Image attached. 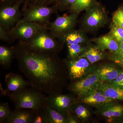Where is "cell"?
Here are the masks:
<instances>
[{
  "instance_id": "obj_33",
  "label": "cell",
  "mask_w": 123,
  "mask_h": 123,
  "mask_svg": "<svg viewBox=\"0 0 123 123\" xmlns=\"http://www.w3.org/2000/svg\"><path fill=\"white\" fill-rule=\"evenodd\" d=\"M110 83L123 89V70H121L116 79Z\"/></svg>"
},
{
  "instance_id": "obj_5",
  "label": "cell",
  "mask_w": 123,
  "mask_h": 123,
  "mask_svg": "<svg viewBox=\"0 0 123 123\" xmlns=\"http://www.w3.org/2000/svg\"><path fill=\"white\" fill-rule=\"evenodd\" d=\"M58 11L57 7L55 5L51 6L29 5L23 12L22 18L18 23L31 22L47 24L50 22L52 15L57 13Z\"/></svg>"
},
{
  "instance_id": "obj_15",
  "label": "cell",
  "mask_w": 123,
  "mask_h": 123,
  "mask_svg": "<svg viewBox=\"0 0 123 123\" xmlns=\"http://www.w3.org/2000/svg\"><path fill=\"white\" fill-rule=\"evenodd\" d=\"M115 64H107L96 68L101 81L111 82L116 79L122 69Z\"/></svg>"
},
{
  "instance_id": "obj_2",
  "label": "cell",
  "mask_w": 123,
  "mask_h": 123,
  "mask_svg": "<svg viewBox=\"0 0 123 123\" xmlns=\"http://www.w3.org/2000/svg\"><path fill=\"white\" fill-rule=\"evenodd\" d=\"M7 95L17 109H30L38 112L46 103L47 96L44 93L32 87L10 92Z\"/></svg>"
},
{
  "instance_id": "obj_10",
  "label": "cell",
  "mask_w": 123,
  "mask_h": 123,
  "mask_svg": "<svg viewBox=\"0 0 123 123\" xmlns=\"http://www.w3.org/2000/svg\"><path fill=\"white\" fill-rule=\"evenodd\" d=\"M64 61L69 77L74 80H80L85 77L93 68H91V64L90 62L85 57L67 59Z\"/></svg>"
},
{
  "instance_id": "obj_8",
  "label": "cell",
  "mask_w": 123,
  "mask_h": 123,
  "mask_svg": "<svg viewBox=\"0 0 123 123\" xmlns=\"http://www.w3.org/2000/svg\"><path fill=\"white\" fill-rule=\"evenodd\" d=\"M25 0H21L15 4L0 7V25L12 29L22 19L23 12L20 7Z\"/></svg>"
},
{
  "instance_id": "obj_20",
  "label": "cell",
  "mask_w": 123,
  "mask_h": 123,
  "mask_svg": "<svg viewBox=\"0 0 123 123\" xmlns=\"http://www.w3.org/2000/svg\"><path fill=\"white\" fill-rule=\"evenodd\" d=\"M44 123H68L66 117L46 103L40 111Z\"/></svg>"
},
{
  "instance_id": "obj_17",
  "label": "cell",
  "mask_w": 123,
  "mask_h": 123,
  "mask_svg": "<svg viewBox=\"0 0 123 123\" xmlns=\"http://www.w3.org/2000/svg\"><path fill=\"white\" fill-rule=\"evenodd\" d=\"M96 89L108 98L123 101V89L117 86L100 81Z\"/></svg>"
},
{
  "instance_id": "obj_11",
  "label": "cell",
  "mask_w": 123,
  "mask_h": 123,
  "mask_svg": "<svg viewBox=\"0 0 123 123\" xmlns=\"http://www.w3.org/2000/svg\"><path fill=\"white\" fill-rule=\"evenodd\" d=\"M75 103L74 97L69 95L57 93L46 97L47 104L65 117Z\"/></svg>"
},
{
  "instance_id": "obj_27",
  "label": "cell",
  "mask_w": 123,
  "mask_h": 123,
  "mask_svg": "<svg viewBox=\"0 0 123 123\" xmlns=\"http://www.w3.org/2000/svg\"><path fill=\"white\" fill-rule=\"evenodd\" d=\"M12 29L0 25V39L2 42L11 43L16 40L11 33Z\"/></svg>"
},
{
  "instance_id": "obj_3",
  "label": "cell",
  "mask_w": 123,
  "mask_h": 123,
  "mask_svg": "<svg viewBox=\"0 0 123 123\" xmlns=\"http://www.w3.org/2000/svg\"><path fill=\"white\" fill-rule=\"evenodd\" d=\"M20 42L27 48L34 50L57 53L61 50L64 44L53 37L48 29L40 31L27 42Z\"/></svg>"
},
{
  "instance_id": "obj_19",
  "label": "cell",
  "mask_w": 123,
  "mask_h": 123,
  "mask_svg": "<svg viewBox=\"0 0 123 123\" xmlns=\"http://www.w3.org/2000/svg\"><path fill=\"white\" fill-rule=\"evenodd\" d=\"M103 51L107 50L110 53L115 52L118 49L120 43L117 42L109 34L94 38L91 40Z\"/></svg>"
},
{
  "instance_id": "obj_18",
  "label": "cell",
  "mask_w": 123,
  "mask_h": 123,
  "mask_svg": "<svg viewBox=\"0 0 123 123\" xmlns=\"http://www.w3.org/2000/svg\"><path fill=\"white\" fill-rule=\"evenodd\" d=\"M98 108L100 114L110 122L123 117V106L115 104L113 102Z\"/></svg>"
},
{
  "instance_id": "obj_4",
  "label": "cell",
  "mask_w": 123,
  "mask_h": 123,
  "mask_svg": "<svg viewBox=\"0 0 123 123\" xmlns=\"http://www.w3.org/2000/svg\"><path fill=\"white\" fill-rule=\"evenodd\" d=\"M108 21V17L105 9L98 2L86 10L82 26L85 30L92 31L103 27Z\"/></svg>"
},
{
  "instance_id": "obj_9",
  "label": "cell",
  "mask_w": 123,
  "mask_h": 123,
  "mask_svg": "<svg viewBox=\"0 0 123 123\" xmlns=\"http://www.w3.org/2000/svg\"><path fill=\"white\" fill-rule=\"evenodd\" d=\"M48 29L47 24L31 22L18 23L11 30V33L15 39L22 43L29 41L40 31Z\"/></svg>"
},
{
  "instance_id": "obj_26",
  "label": "cell",
  "mask_w": 123,
  "mask_h": 123,
  "mask_svg": "<svg viewBox=\"0 0 123 123\" xmlns=\"http://www.w3.org/2000/svg\"><path fill=\"white\" fill-rule=\"evenodd\" d=\"M109 58L118 66L123 68V42L120 43L119 48L116 51L111 53Z\"/></svg>"
},
{
  "instance_id": "obj_24",
  "label": "cell",
  "mask_w": 123,
  "mask_h": 123,
  "mask_svg": "<svg viewBox=\"0 0 123 123\" xmlns=\"http://www.w3.org/2000/svg\"><path fill=\"white\" fill-rule=\"evenodd\" d=\"M89 43L66 45L68 50V59H72L79 57L85 51Z\"/></svg>"
},
{
  "instance_id": "obj_28",
  "label": "cell",
  "mask_w": 123,
  "mask_h": 123,
  "mask_svg": "<svg viewBox=\"0 0 123 123\" xmlns=\"http://www.w3.org/2000/svg\"><path fill=\"white\" fill-rule=\"evenodd\" d=\"M119 43L123 42V29L111 23L110 31L108 33Z\"/></svg>"
},
{
  "instance_id": "obj_12",
  "label": "cell",
  "mask_w": 123,
  "mask_h": 123,
  "mask_svg": "<svg viewBox=\"0 0 123 123\" xmlns=\"http://www.w3.org/2000/svg\"><path fill=\"white\" fill-rule=\"evenodd\" d=\"M36 112L30 109L15 108L3 123H33Z\"/></svg>"
},
{
  "instance_id": "obj_1",
  "label": "cell",
  "mask_w": 123,
  "mask_h": 123,
  "mask_svg": "<svg viewBox=\"0 0 123 123\" xmlns=\"http://www.w3.org/2000/svg\"><path fill=\"white\" fill-rule=\"evenodd\" d=\"M13 47L18 69L31 87L48 95L60 93L68 72L57 53L34 50L19 41Z\"/></svg>"
},
{
  "instance_id": "obj_23",
  "label": "cell",
  "mask_w": 123,
  "mask_h": 123,
  "mask_svg": "<svg viewBox=\"0 0 123 123\" xmlns=\"http://www.w3.org/2000/svg\"><path fill=\"white\" fill-rule=\"evenodd\" d=\"M98 2L97 0H76L69 7L68 10L70 13L79 14L93 7Z\"/></svg>"
},
{
  "instance_id": "obj_16",
  "label": "cell",
  "mask_w": 123,
  "mask_h": 123,
  "mask_svg": "<svg viewBox=\"0 0 123 123\" xmlns=\"http://www.w3.org/2000/svg\"><path fill=\"white\" fill-rule=\"evenodd\" d=\"M79 98L83 103L96 106L97 107L111 103L114 101L113 99L105 97L97 89Z\"/></svg>"
},
{
  "instance_id": "obj_29",
  "label": "cell",
  "mask_w": 123,
  "mask_h": 123,
  "mask_svg": "<svg viewBox=\"0 0 123 123\" xmlns=\"http://www.w3.org/2000/svg\"><path fill=\"white\" fill-rule=\"evenodd\" d=\"M12 111L7 103H1L0 104V123H3L8 117Z\"/></svg>"
},
{
  "instance_id": "obj_7",
  "label": "cell",
  "mask_w": 123,
  "mask_h": 123,
  "mask_svg": "<svg viewBox=\"0 0 123 123\" xmlns=\"http://www.w3.org/2000/svg\"><path fill=\"white\" fill-rule=\"evenodd\" d=\"M100 81L97 69L93 68L85 77L69 86V90L80 98L96 89Z\"/></svg>"
},
{
  "instance_id": "obj_31",
  "label": "cell",
  "mask_w": 123,
  "mask_h": 123,
  "mask_svg": "<svg viewBox=\"0 0 123 123\" xmlns=\"http://www.w3.org/2000/svg\"><path fill=\"white\" fill-rule=\"evenodd\" d=\"M76 0H57L55 4L58 10L64 11L68 10L70 6Z\"/></svg>"
},
{
  "instance_id": "obj_6",
  "label": "cell",
  "mask_w": 123,
  "mask_h": 123,
  "mask_svg": "<svg viewBox=\"0 0 123 123\" xmlns=\"http://www.w3.org/2000/svg\"><path fill=\"white\" fill-rule=\"evenodd\" d=\"M78 14L72 13L69 15L57 16L54 21L47 24L48 30L53 37L58 38L74 29L78 22Z\"/></svg>"
},
{
  "instance_id": "obj_30",
  "label": "cell",
  "mask_w": 123,
  "mask_h": 123,
  "mask_svg": "<svg viewBox=\"0 0 123 123\" xmlns=\"http://www.w3.org/2000/svg\"><path fill=\"white\" fill-rule=\"evenodd\" d=\"M112 22L115 25L123 29V10L121 7L114 13Z\"/></svg>"
},
{
  "instance_id": "obj_22",
  "label": "cell",
  "mask_w": 123,
  "mask_h": 123,
  "mask_svg": "<svg viewBox=\"0 0 123 123\" xmlns=\"http://www.w3.org/2000/svg\"><path fill=\"white\" fill-rule=\"evenodd\" d=\"M15 59V51L13 47L6 45L0 46V64L4 68H10L14 59Z\"/></svg>"
},
{
  "instance_id": "obj_36",
  "label": "cell",
  "mask_w": 123,
  "mask_h": 123,
  "mask_svg": "<svg viewBox=\"0 0 123 123\" xmlns=\"http://www.w3.org/2000/svg\"><path fill=\"white\" fill-rule=\"evenodd\" d=\"M33 0H25L24 4L23 5L22 11V12H24V10L26 9L28 7L29 4L31 3Z\"/></svg>"
},
{
  "instance_id": "obj_37",
  "label": "cell",
  "mask_w": 123,
  "mask_h": 123,
  "mask_svg": "<svg viewBox=\"0 0 123 123\" xmlns=\"http://www.w3.org/2000/svg\"><path fill=\"white\" fill-rule=\"evenodd\" d=\"M121 7V8L122 9H123V6H122V7Z\"/></svg>"
},
{
  "instance_id": "obj_34",
  "label": "cell",
  "mask_w": 123,
  "mask_h": 123,
  "mask_svg": "<svg viewBox=\"0 0 123 123\" xmlns=\"http://www.w3.org/2000/svg\"><path fill=\"white\" fill-rule=\"evenodd\" d=\"M33 123H44L43 117L40 111L36 112Z\"/></svg>"
},
{
  "instance_id": "obj_32",
  "label": "cell",
  "mask_w": 123,
  "mask_h": 123,
  "mask_svg": "<svg viewBox=\"0 0 123 123\" xmlns=\"http://www.w3.org/2000/svg\"><path fill=\"white\" fill-rule=\"evenodd\" d=\"M57 0H33L29 4V5H43L49 6L55 4Z\"/></svg>"
},
{
  "instance_id": "obj_35",
  "label": "cell",
  "mask_w": 123,
  "mask_h": 123,
  "mask_svg": "<svg viewBox=\"0 0 123 123\" xmlns=\"http://www.w3.org/2000/svg\"><path fill=\"white\" fill-rule=\"evenodd\" d=\"M21 0H0V7L15 4Z\"/></svg>"
},
{
  "instance_id": "obj_21",
  "label": "cell",
  "mask_w": 123,
  "mask_h": 123,
  "mask_svg": "<svg viewBox=\"0 0 123 123\" xmlns=\"http://www.w3.org/2000/svg\"><path fill=\"white\" fill-rule=\"evenodd\" d=\"M79 57H85L92 64L105 59L107 55L96 44L92 45L89 43L85 51Z\"/></svg>"
},
{
  "instance_id": "obj_25",
  "label": "cell",
  "mask_w": 123,
  "mask_h": 123,
  "mask_svg": "<svg viewBox=\"0 0 123 123\" xmlns=\"http://www.w3.org/2000/svg\"><path fill=\"white\" fill-rule=\"evenodd\" d=\"M70 111L77 118L83 121L86 120L90 116V113L87 108L82 105L75 103L72 106Z\"/></svg>"
},
{
  "instance_id": "obj_13",
  "label": "cell",
  "mask_w": 123,
  "mask_h": 123,
  "mask_svg": "<svg viewBox=\"0 0 123 123\" xmlns=\"http://www.w3.org/2000/svg\"><path fill=\"white\" fill-rule=\"evenodd\" d=\"M57 39L62 43L66 45L90 43L85 32L81 29H73Z\"/></svg>"
},
{
  "instance_id": "obj_14",
  "label": "cell",
  "mask_w": 123,
  "mask_h": 123,
  "mask_svg": "<svg viewBox=\"0 0 123 123\" xmlns=\"http://www.w3.org/2000/svg\"><path fill=\"white\" fill-rule=\"evenodd\" d=\"M5 81L8 93L18 92L30 86L27 80H24L21 75L13 73L6 74Z\"/></svg>"
}]
</instances>
